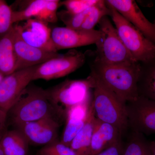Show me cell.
Segmentation results:
<instances>
[{"label":"cell","instance_id":"cell-26","mask_svg":"<svg viewBox=\"0 0 155 155\" xmlns=\"http://www.w3.org/2000/svg\"><path fill=\"white\" fill-rule=\"evenodd\" d=\"M37 155H77L76 153L68 146L60 140L45 146L38 150Z\"/></svg>","mask_w":155,"mask_h":155},{"label":"cell","instance_id":"cell-17","mask_svg":"<svg viewBox=\"0 0 155 155\" xmlns=\"http://www.w3.org/2000/svg\"><path fill=\"white\" fill-rule=\"evenodd\" d=\"M15 30L13 28L0 38V72L5 76L17 71V60L14 47Z\"/></svg>","mask_w":155,"mask_h":155},{"label":"cell","instance_id":"cell-33","mask_svg":"<svg viewBox=\"0 0 155 155\" xmlns=\"http://www.w3.org/2000/svg\"><path fill=\"white\" fill-rule=\"evenodd\" d=\"M154 24H155V21H154Z\"/></svg>","mask_w":155,"mask_h":155},{"label":"cell","instance_id":"cell-13","mask_svg":"<svg viewBox=\"0 0 155 155\" xmlns=\"http://www.w3.org/2000/svg\"><path fill=\"white\" fill-rule=\"evenodd\" d=\"M106 2L155 44V24L147 19L135 1L107 0Z\"/></svg>","mask_w":155,"mask_h":155},{"label":"cell","instance_id":"cell-4","mask_svg":"<svg viewBox=\"0 0 155 155\" xmlns=\"http://www.w3.org/2000/svg\"><path fill=\"white\" fill-rule=\"evenodd\" d=\"M95 79L90 75L86 79L66 80L51 88L47 89L53 107L61 119H66L70 108L89 101L92 97Z\"/></svg>","mask_w":155,"mask_h":155},{"label":"cell","instance_id":"cell-9","mask_svg":"<svg viewBox=\"0 0 155 155\" xmlns=\"http://www.w3.org/2000/svg\"><path fill=\"white\" fill-rule=\"evenodd\" d=\"M128 125L132 130L147 135L155 134V102L144 97L125 105Z\"/></svg>","mask_w":155,"mask_h":155},{"label":"cell","instance_id":"cell-11","mask_svg":"<svg viewBox=\"0 0 155 155\" xmlns=\"http://www.w3.org/2000/svg\"><path fill=\"white\" fill-rule=\"evenodd\" d=\"M14 26L26 43L41 49L57 52L51 37V29L46 22L33 18L21 24L16 23Z\"/></svg>","mask_w":155,"mask_h":155},{"label":"cell","instance_id":"cell-12","mask_svg":"<svg viewBox=\"0 0 155 155\" xmlns=\"http://www.w3.org/2000/svg\"><path fill=\"white\" fill-rule=\"evenodd\" d=\"M99 31L74 29L67 27H54L51 37L57 51L95 44L99 38Z\"/></svg>","mask_w":155,"mask_h":155},{"label":"cell","instance_id":"cell-7","mask_svg":"<svg viewBox=\"0 0 155 155\" xmlns=\"http://www.w3.org/2000/svg\"><path fill=\"white\" fill-rule=\"evenodd\" d=\"M86 60L83 53L75 50L38 65L34 80H49L64 77L81 67Z\"/></svg>","mask_w":155,"mask_h":155},{"label":"cell","instance_id":"cell-22","mask_svg":"<svg viewBox=\"0 0 155 155\" xmlns=\"http://www.w3.org/2000/svg\"><path fill=\"white\" fill-rule=\"evenodd\" d=\"M122 155H151L143 134L132 130Z\"/></svg>","mask_w":155,"mask_h":155},{"label":"cell","instance_id":"cell-8","mask_svg":"<svg viewBox=\"0 0 155 155\" xmlns=\"http://www.w3.org/2000/svg\"><path fill=\"white\" fill-rule=\"evenodd\" d=\"M37 66L19 69L4 77L0 83V109L8 114L22 92L34 81Z\"/></svg>","mask_w":155,"mask_h":155},{"label":"cell","instance_id":"cell-25","mask_svg":"<svg viewBox=\"0 0 155 155\" xmlns=\"http://www.w3.org/2000/svg\"><path fill=\"white\" fill-rule=\"evenodd\" d=\"M13 9L5 1L0 0V38L13 28Z\"/></svg>","mask_w":155,"mask_h":155},{"label":"cell","instance_id":"cell-6","mask_svg":"<svg viewBox=\"0 0 155 155\" xmlns=\"http://www.w3.org/2000/svg\"><path fill=\"white\" fill-rule=\"evenodd\" d=\"M98 25L100 35L95 43V60L109 64L136 62L120 39L108 16L103 17Z\"/></svg>","mask_w":155,"mask_h":155},{"label":"cell","instance_id":"cell-2","mask_svg":"<svg viewBox=\"0 0 155 155\" xmlns=\"http://www.w3.org/2000/svg\"><path fill=\"white\" fill-rule=\"evenodd\" d=\"M8 113L15 127L45 117L61 119L53 107L47 90L37 87H27Z\"/></svg>","mask_w":155,"mask_h":155},{"label":"cell","instance_id":"cell-28","mask_svg":"<svg viewBox=\"0 0 155 155\" xmlns=\"http://www.w3.org/2000/svg\"><path fill=\"white\" fill-rule=\"evenodd\" d=\"M124 149L121 139L107 148L95 155H122Z\"/></svg>","mask_w":155,"mask_h":155},{"label":"cell","instance_id":"cell-30","mask_svg":"<svg viewBox=\"0 0 155 155\" xmlns=\"http://www.w3.org/2000/svg\"><path fill=\"white\" fill-rule=\"evenodd\" d=\"M148 146L151 155H155V141L148 143Z\"/></svg>","mask_w":155,"mask_h":155},{"label":"cell","instance_id":"cell-27","mask_svg":"<svg viewBox=\"0 0 155 155\" xmlns=\"http://www.w3.org/2000/svg\"><path fill=\"white\" fill-rule=\"evenodd\" d=\"M98 0H67L61 2V5L65 6L67 11L72 14H79L94 5Z\"/></svg>","mask_w":155,"mask_h":155},{"label":"cell","instance_id":"cell-31","mask_svg":"<svg viewBox=\"0 0 155 155\" xmlns=\"http://www.w3.org/2000/svg\"><path fill=\"white\" fill-rule=\"evenodd\" d=\"M2 134H0V138H1V137ZM0 155H5L2 149V146H1V144H0Z\"/></svg>","mask_w":155,"mask_h":155},{"label":"cell","instance_id":"cell-23","mask_svg":"<svg viewBox=\"0 0 155 155\" xmlns=\"http://www.w3.org/2000/svg\"><path fill=\"white\" fill-rule=\"evenodd\" d=\"M110 10L105 1L98 0L96 4L91 7L88 16L81 25L80 30L90 31L94 29L95 26L105 16H109Z\"/></svg>","mask_w":155,"mask_h":155},{"label":"cell","instance_id":"cell-14","mask_svg":"<svg viewBox=\"0 0 155 155\" xmlns=\"http://www.w3.org/2000/svg\"><path fill=\"white\" fill-rule=\"evenodd\" d=\"M14 28V47L17 58V70L40 65L61 54L31 46L22 40Z\"/></svg>","mask_w":155,"mask_h":155},{"label":"cell","instance_id":"cell-18","mask_svg":"<svg viewBox=\"0 0 155 155\" xmlns=\"http://www.w3.org/2000/svg\"><path fill=\"white\" fill-rule=\"evenodd\" d=\"M96 119V117L91 101L89 113L86 122L72 140L70 144V147L77 155H89Z\"/></svg>","mask_w":155,"mask_h":155},{"label":"cell","instance_id":"cell-15","mask_svg":"<svg viewBox=\"0 0 155 155\" xmlns=\"http://www.w3.org/2000/svg\"><path fill=\"white\" fill-rule=\"evenodd\" d=\"M93 96V95H92ZM92 99L77 105L67 111L66 125L60 141L70 147L72 140L85 124L88 117Z\"/></svg>","mask_w":155,"mask_h":155},{"label":"cell","instance_id":"cell-3","mask_svg":"<svg viewBox=\"0 0 155 155\" xmlns=\"http://www.w3.org/2000/svg\"><path fill=\"white\" fill-rule=\"evenodd\" d=\"M93 77L95 83L92 102L96 117L114 125L123 135L129 127L126 104L99 80Z\"/></svg>","mask_w":155,"mask_h":155},{"label":"cell","instance_id":"cell-10","mask_svg":"<svg viewBox=\"0 0 155 155\" xmlns=\"http://www.w3.org/2000/svg\"><path fill=\"white\" fill-rule=\"evenodd\" d=\"M60 126L58 119L47 117L15 127L23 134L29 144L45 146L58 140Z\"/></svg>","mask_w":155,"mask_h":155},{"label":"cell","instance_id":"cell-29","mask_svg":"<svg viewBox=\"0 0 155 155\" xmlns=\"http://www.w3.org/2000/svg\"><path fill=\"white\" fill-rule=\"evenodd\" d=\"M8 114L0 109V134L5 131V126Z\"/></svg>","mask_w":155,"mask_h":155},{"label":"cell","instance_id":"cell-32","mask_svg":"<svg viewBox=\"0 0 155 155\" xmlns=\"http://www.w3.org/2000/svg\"><path fill=\"white\" fill-rule=\"evenodd\" d=\"M5 77V76L0 72V83H1V82H2V81L3 80V79H4V77Z\"/></svg>","mask_w":155,"mask_h":155},{"label":"cell","instance_id":"cell-19","mask_svg":"<svg viewBox=\"0 0 155 155\" xmlns=\"http://www.w3.org/2000/svg\"><path fill=\"white\" fill-rule=\"evenodd\" d=\"M140 64L137 84L139 96L155 102V56L149 61Z\"/></svg>","mask_w":155,"mask_h":155},{"label":"cell","instance_id":"cell-20","mask_svg":"<svg viewBox=\"0 0 155 155\" xmlns=\"http://www.w3.org/2000/svg\"><path fill=\"white\" fill-rule=\"evenodd\" d=\"M5 155H27L29 143L23 134L17 129L5 130L0 138Z\"/></svg>","mask_w":155,"mask_h":155},{"label":"cell","instance_id":"cell-21","mask_svg":"<svg viewBox=\"0 0 155 155\" xmlns=\"http://www.w3.org/2000/svg\"><path fill=\"white\" fill-rule=\"evenodd\" d=\"M21 7L13 10V23H19L31 19H36L43 22L49 0H33L20 2Z\"/></svg>","mask_w":155,"mask_h":155},{"label":"cell","instance_id":"cell-5","mask_svg":"<svg viewBox=\"0 0 155 155\" xmlns=\"http://www.w3.org/2000/svg\"><path fill=\"white\" fill-rule=\"evenodd\" d=\"M120 39L134 60L138 63L149 61L155 56V44L110 5L106 2Z\"/></svg>","mask_w":155,"mask_h":155},{"label":"cell","instance_id":"cell-24","mask_svg":"<svg viewBox=\"0 0 155 155\" xmlns=\"http://www.w3.org/2000/svg\"><path fill=\"white\" fill-rule=\"evenodd\" d=\"M91 8L82 13L76 14L70 13L67 10H63L58 13V16L67 28L80 29L81 25L88 16Z\"/></svg>","mask_w":155,"mask_h":155},{"label":"cell","instance_id":"cell-1","mask_svg":"<svg viewBox=\"0 0 155 155\" xmlns=\"http://www.w3.org/2000/svg\"><path fill=\"white\" fill-rule=\"evenodd\" d=\"M90 75L99 80L124 104L138 98L140 63L109 64L94 59L90 64Z\"/></svg>","mask_w":155,"mask_h":155},{"label":"cell","instance_id":"cell-16","mask_svg":"<svg viewBox=\"0 0 155 155\" xmlns=\"http://www.w3.org/2000/svg\"><path fill=\"white\" fill-rule=\"evenodd\" d=\"M122 136L114 125L96 119L88 155H95L122 139Z\"/></svg>","mask_w":155,"mask_h":155}]
</instances>
